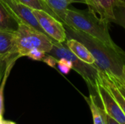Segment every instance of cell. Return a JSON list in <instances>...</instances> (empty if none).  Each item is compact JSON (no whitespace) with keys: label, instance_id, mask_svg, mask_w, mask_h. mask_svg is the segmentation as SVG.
Returning a JSON list of instances; mask_svg holds the SVG:
<instances>
[{"label":"cell","instance_id":"cell-1","mask_svg":"<svg viewBox=\"0 0 125 124\" xmlns=\"http://www.w3.org/2000/svg\"><path fill=\"white\" fill-rule=\"evenodd\" d=\"M67 38H73L83 43L91 52L95 60V65L100 71L118 78L125 77V52L117 51L97 39L74 30L66 26Z\"/></svg>","mask_w":125,"mask_h":124},{"label":"cell","instance_id":"cell-2","mask_svg":"<svg viewBox=\"0 0 125 124\" xmlns=\"http://www.w3.org/2000/svg\"><path fill=\"white\" fill-rule=\"evenodd\" d=\"M62 20L64 25L74 30L90 35L117 51H124L111 39L108 24L89 10L79 11L67 8L64 12Z\"/></svg>","mask_w":125,"mask_h":124},{"label":"cell","instance_id":"cell-3","mask_svg":"<svg viewBox=\"0 0 125 124\" xmlns=\"http://www.w3.org/2000/svg\"><path fill=\"white\" fill-rule=\"evenodd\" d=\"M53 42L54 41L44 33L23 23H19L15 31L16 52L19 58L26 56L34 48L48 53L53 48Z\"/></svg>","mask_w":125,"mask_h":124},{"label":"cell","instance_id":"cell-4","mask_svg":"<svg viewBox=\"0 0 125 124\" xmlns=\"http://www.w3.org/2000/svg\"><path fill=\"white\" fill-rule=\"evenodd\" d=\"M56 59L66 58L71 61L72 68L76 71L85 80L87 85L95 90L96 81L98 79L99 69L94 64H89L85 63L75 56L66 46L64 42H53L51 50L48 53Z\"/></svg>","mask_w":125,"mask_h":124},{"label":"cell","instance_id":"cell-5","mask_svg":"<svg viewBox=\"0 0 125 124\" xmlns=\"http://www.w3.org/2000/svg\"><path fill=\"white\" fill-rule=\"evenodd\" d=\"M32 12L44 33L53 41L63 43L67 40L66 29L63 23L43 10H32Z\"/></svg>","mask_w":125,"mask_h":124},{"label":"cell","instance_id":"cell-6","mask_svg":"<svg viewBox=\"0 0 125 124\" xmlns=\"http://www.w3.org/2000/svg\"><path fill=\"white\" fill-rule=\"evenodd\" d=\"M11 15L15 18L18 23L28 25L42 33L43 30L39 25L35 16L32 12V9L26 6L18 0H0ZM45 34V33H44Z\"/></svg>","mask_w":125,"mask_h":124},{"label":"cell","instance_id":"cell-7","mask_svg":"<svg viewBox=\"0 0 125 124\" xmlns=\"http://www.w3.org/2000/svg\"><path fill=\"white\" fill-rule=\"evenodd\" d=\"M95 91L103 106V111L121 124H125V115L119 105L107 88L98 79L96 81Z\"/></svg>","mask_w":125,"mask_h":124},{"label":"cell","instance_id":"cell-8","mask_svg":"<svg viewBox=\"0 0 125 124\" xmlns=\"http://www.w3.org/2000/svg\"><path fill=\"white\" fill-rule=\"evenodd\" d=\"M89 10L99 15L106 23H114V8L122 3L123 0H86Z\"/></svg>","mask_w":125,"mask_h":124},{"label":"cell","instance_id":"cell-9","mask_svg":"<svg viewBox=\"0 0 125 124\" xmlns=\"http://www.w3.org/2000/svg\"><path fill=\"white\" fill-rule=\"evenodd\" d=\"M17 57L15 32L0 31V62Z\"/></svg>","mask_w":125,"mask_h":124},{"label":"cell","instance_id":"cell-10","mask_svg":"<svg viewBox=\"0 0 125 124\" xmlns=\"http://www.w3.org/2000/svg\"><path fill=\"white\" fill-rule=\"evenodd\" d=\"M64 44L78 58L89 64H94L95 60L89 49L81 42L73 38H67Z\"/></svg>","mask_w":125,"mask_h":124},{"label":"cell","instance_id":"cell-11","mask_svg":"<svg viewBox=\"0 0 125 124\" xmlns=\"http://www.w3.org/2000/svg\"><path fill=\"white\" fill-rule=\"evenodd\" d=\"M18 58L14 57L0 62V115L4 113V91L7 80L10 73L17 61Z\"/></svg>","mask_w":125,"mask_h":124},{"label":"cell","instance_id":"cell-12","mask_svg":"<svg viewBox=\"0 0 125 124\" xmlns=\"http://www.w3.org/2000/svg\"><path fill=\"white\" fill-rule=\"evenodd\" d=\"M98 75H99L100 81L111 92V94L114 97V99L116 100V102L119 105L120 107L122 108L124 114L125 115V98L124 97V96L122 94V93L119 91V90L117 88L116 85L113 81V80L110 77V76L105 74L104 72L99 70Z\"/></svg>","mask_w":125,"mask_h":124},{"label":"cell","instance_id":"cell-13","mask_svg":"<svg viewBox=\"0 0 125 124\" xmlns=\"http://www.w3.org/2000/svg\"><path fill=\"white\" fill-rule=\"evenodd\" d=\"M19 23L0 1V31L15 32Z\"/></svg>","mask_w":125,"mask_h":124},{"label":"cell","instance_id":"cell-14","mask_svg":"<svg viewBox=\"0 0 125 124\" xmlns=\"http://www.w3.org/2000/svg\"><path fill=\"white\" fill-rule=\"evenodd\" d=\"M43 1L51 8V10L54 12L62 22L64 12L70 4L75 2L86 4V0H43Z\"/></svg>","mask_w":125,"mask_h":124},{"label":"cell","instance_id":"cell-15","mask_svg":"<svg viewBox=\"0 0 125 124\" xmlns=\"http://www.w3.org/2000/svg\"><path fill=\"white\" fill-rule=\"evenodd\" d=\"M86 100L92 114L94 124H105L103 110H102L97 104L95 96L91 94L89 99H86Z\"/></svg>","mask_w":125,"mask_h":124},{"label":"cell","instance_id":"cell-16","mask_svg":"<svg viewBox=\"0 0 125 124\" xmlns=\"http://www.w3.org/2000/svg\"><path fill=\"white\" fill-rule=\"evenodd\" d=\"M18 1L23 3V4L30 7L32 10H40L45 11L48 14L51 15L54 18H56V19L60 20V19L58 18V16L54 13V12L52 10H51V8L43 1V0H18Z\"/></svg>","mask_w":125,"mask_h":124},{"label":"cell","instance_id":"cell-17","mask_svg":"<svg viewBox=\"0 0 125 124\" xmlns=\"http://www.w3.org/2000/svg\"><path fill=\"white\" fill-rule=\"evenodd\" d=\"M114 23L122 26L125 29V0L114 8Z\"/></svg>","mask_w":125,"mask_h":124},{"label":"cell","instance_id":"cell-18","mask_svg":"<svg viewBox=\"0 0 125 124\" xmlns=\"http://www.w3.org/2000/svg\"><path fill=\"white\" fill-rule=\"evenodd\" d=\"M56 65L58 67V69L63 74L69 73L70 71L73 69L71 61L66 59V58H63L57 59V64Z\"/></svg>","mask_w":125,"mask_h":124},{"label":"cell","instance_id":"cell-19","mask_svg":"<svg viewBox=\"0 0 125 124\" xmlns=\"http://www.w3.org/2000/svg\"><path fill=\"white\" fill-rule=\"evenodd\" d=\"M45 55H46V53H45L44 51L37 48H34V49H31L27 53L26 56L35 61H42Z\"/></svg>","mask_w":125,"mask_h":124},{"label":"cell","instance_id":"cell-20","mask_svg":"<svg viewBox=\"0 0 125 124\" xmlns=\"http://www.w3.org/2000/svg\"><path fill=\"white\" fill-rule=\"evenodd\" d=\"M107 75V74H106ZM110 76V77L113 80V81L115 83V84L116 85L117 88H119V91L122 93V94L124 96L125 98V77L123 78H118L116 77L112 76L111 75H108Z\"/></svg>","mask_w":125,"mask_h":124},{"label":"cell","instance_id":"cell-21","mask_svg":"<svg viewBox=\"0 0 125 124\" xmlns=\"http://www.w3.org/2000/svg\"><path fill=\"white\" fill-rule=\"evenodd\" d=\"M42 61H44L45 63H46L48 65H49L51 67H55L56 65L57 64V59L48 53H46L45 56L42 59Z\"/></svg>","mask_w":125,"mask_h":124},{"label":"cell","instance_id":"cell-22","mask_svg":"<svg viewBox=\"0 0 125 124\" xmlns=\"http://www.w3.org/2000/svg\"><path fill=\"white\" fill-rule=\"evenodd\" d=\"M103 115H104V119H105V124H121L117 121H116L114 118H111L108 114H106L104 111H103Z\"/></svg>","mask_w":125,"mask_h":124},{"label":"cell","instance_id":"cell-23","mask_svg":"<svg viewBox=\"0 0 125 124\" xmlns=\"http://www.w3.org/2000/svg\"><path fill=\"white\" fill-rule=\"evenodd\" d=\"M2 124H16L14 122H12L10 121H2Z\"/></svg>","mask_w":125,"mask_h":124},{"label":"cell","instance_id":"cell-24","mask_svg":"<svg viewBox=\"0 0 125 124\" xmlns=\"http://www.w3.org/2000/svg\"><path fill=\"white\" fill-rule=\"evenodd\" d=\"M124 75H125V69H124Z\"/></svg>","mask_w":125,"mask_h":124}]
</instances>
